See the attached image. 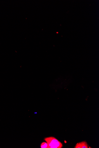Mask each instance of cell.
I'll use <instances>...</instances> for the list:
<instances>
[{"label": "cell", "instance_id": "obj_1", "mask_svg": "<svg viewBox=\"0 0 99 148\" xmlns=\"http://www.w3.org/2000/svg\"><path fill=\"white\" fill-rule=\"evenodd\" d=\"M45 140L48 144V148H61L63 147L62 144L54 137L47 138Z\"/></svg>", "mask_w": 99, "mask_h": 148}, {"label": "cell", "instance_id": "obj_2", "mask_svg": "<svg viewBox=\"0 0 99 148\" xmlns=\"http://www.w3.org/2000/svg\"><path fill=\"white\" fill-rule=\"evenodd\" d=\"M75 148H88L89 145L86 141H83L78 143L75 147Z\"/></svg>", "mask_w": 99, "mask_h": 148}, {"label": "cell", "instance_id": "obj_3", "mask_svg": "<svg viewBox=\"0 0 99 148\" xmlns=\"http://www.w3.org/2000/svg\"><path fill=\"white\" fill-rule=\"evenodd\" d=\"M48 144L47 143L43 142L41 145V148H48Z\"/></svg>", "mask_w": 99, "mask_h": 148}]
</instances>
